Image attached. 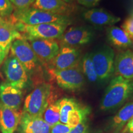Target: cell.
I'll return each mask as SVG.
<instances>
[{
    "label": "cell",
    "mask_w": 133,
    "mask_h": 133,
    "mask_svg": "<svg viewBox=\"0 0 133 133\" xmlns=\"http://www.w3.org/2000/svg\"><path fill=\"white\" fill-rule=\"evenodd\" d=\"M93 38V32L85 26H70L66 28L59 39L61 46L76 48L88 44Z\"/></svg>",
    "instance_id": "cell-12"
},
{
    "label": "cell",
    "mask_w": 133,
    "mask_h": 133,
    "mask_svg": "<svg viewBox=\"0 0 133 133\" xmlns=\"http://www.w3.org/2000/svg\"><path fill=\"white\" fill-rule=\"evenodd\" d=\"M80 51L78 48L61 46L57 55L47 64V69H70L80 64Z\"/></svg>",
    "instance_id": "cell-11"
},
{
    "label": "cell",
    "mask_w": 133,
    "mask_h": 133,
    "mask_svg": "<svg viewBox=\"0 0 133 133\" xmlns=\"http://www.w3.org/2000/svg\"><path fill=\"white\" fill-rule=\"evenodd\" d=\"M11 55L22 65L28 74L35 72L39 65V60L29 43L24 37L13 41L10 48Z\"/></svg>",
    "instance_id": "cell-8"
},
{
    "label": "cell",
    "mask_w": 133,
    "mask_h": 133,
    "mask_svg": "<svg viewBox=\"0 0 133 133\" xmlns=\"http://www.w3.org/2000/svg\"><path fill=\"white\" fill-rule=\"evenodd\" d=\"M54 14L70 16L75 11L76 6L73 3L63 0H35L31 6Z\"/></svg>",
    "instance_id": "cell-14"
},
{
    "label": "cell",
    "mask_w": 133,
    "mask_h": 133,
    "mask_svg": "<svg viewBox=\"0 0 133 133\" xmlns=\"http://www.w3.org/2000/svg\"><path fill=\"white\" fill-rule=\"evenodd\" d=\"M14 7L10 0H0V17H9L14 12Z\"/></svg>",
    "instance_id": "cell-24"
},
{
    "label": "cell",
    "mask_w": 133,
    "mask_h": 133,
    "mask_svg": "<svg viewBox=\"0 0 133 133\" xmlns=\"http://www.w3.org/2000/svg\"><path fill=\"white\" fill-rule=\"evenodd\" d=\"M22 37V35L17 30L14 24L0 17V48L6 54L9 53L13 41Z\"/></svg>",
    "instance_id": "cell-18"
},
{
    "label": "cell",
    "mask_w": 133,
    "mask_h": 133,
    "mask_svg": "<svg viewBox=\"0 0 133 133\" xmlns=\"http://www.w3.org/2000/svg\"><path fill=\"white\" fill-rule=\"evenodd\" d=\"M116 76L128 79H133V51L127 49L118 54L115 59Z\"/></svg>",
    "instance_id": "cell-17"
},
{
    "label": "cell",
    "mask_w": 133,
    "mask_h": 133,
    "mask_svg": "<svg viewBox=\"0 0 133 133\" xmlns=\"http://www.w3.org/2000/svg\"><path fill=\"white\" fill-rule=\"evenodd\" d=\"M7 56L8 55L6 54V52L1 49V48H0V65L4 62Z\"/></svg>",
    "instance_id": "cell-31"
},
{
    "label": "cell",
    "mask_w": 133,
    "mask_h": 133,
    "mask_svg": "<svg viewBox=\"0 0 133 133\" xmlns=\"http://www.w3.org/2000/svg\"><path fill=\"white\" fill-rule=\"evenodd\" d=\"M9 17V21L13 24H22L28 25H35L54 23L69 25L71 23L70 16L54 14L32 7L22 10L14 9V12Z\"/></svg>",
    "instance_id": "cell-2"
},
{
    "label": "cell",
    "mask_w": 133,
    "mask_h": 133,
    "mask_svg": "<svg viewBox=\"0 0 133 133\" xmlns=\"http://www.w3.org/2000/svg\"><path fill=\"white\" fill-rule=\"evenodd\" d=\"M121 28L133 42V14L124 21L123 24L121 25Z\"/></svg>",
    "instance_id": "cell-26"
},
{
    "label": "cell",
    "mask_w": 133,
    "mask_h": 133,
    "mask_svg": "<svg viewBox=\"0 0 133 133\" xmlns=\"http://www.w3.org/2000/svg\"><path fill=\"white\" fill-rule=\"evenodd\" d=\"M55 97L51 84L41 83L26 97L22 112L32 116H43L48 104Z\"/></svg>",
    "instance_id": "cell-3"
},
{
    "label": "cell",
    "mask_w": 133,
    "mask_h": 133,
    "mask_svg": "<svg viewBox=\"0 0 133 133\" xmlns=\"http://www.w3.org/2000/svg\"><path fill=\"white\" fill-rule=\"evenodd\" d=\"M43 118L51 128L60 122L59 99L57 100L55 97L49 102L43 114Z\"/></svg>",
    "instance_id": "cell-22"
},
{
    "label": "cell",
    "mask_w": 133,
    "mask_h": 133,
    "mask_svg": "<svg viewBox=\"0 0 133 133\" xmlns=\"http://www.w3.org/2000/svg\"><path fill=\"white\" fill-rule=\"evenodd\" d=\"M83 17L91 24L97 26H113L121 21L120 17L104 9H91L83 13Z\"/></svg>",
    "instance_id": "cell-19"
},
{
    "label": "cell",
    "mask_w": 133,
    "mask_h": 133,
    "mask_svg": "<svg viewBox=\"0 0 133 133\" xmlns=\"http://www.w3.org/2000/svg\"><path fill=\"white\" fill-rule=\"evenodd\" d=\"M133 118V100L126 104L118 112L112 119V125L117 130L121 129Z\"/></svg>",
    "instance_id": "cell-21"
},
{
    "label": "cell",
    "mask_w": 133,
    "mask_h": 133,
    "mask_svg": "<svg viewBox=\"0 0 133 133\" xmlns=\"http://www.w3.org/2000/svg\"><path fill=\"white\" fill-rule=\"evenodd\" d=\"M51 128L43 116H32L22 112L17 133H50Z\"/></svg>",
    "instance_id": "cell-13"
},
{
    "label": "cell",
    "mask_w": 133,
    "mask_h": 133,
    "mask_svg": "<svg viewBox=\"0 0 133 133\" xmlns=\"http://www.w3.org/2000/svg\"><path fill=\"white\" fill-rule=\"evenodd\" d=\"M50 77L60 88L67 91H75L80 89L84 84V76L78 65L64 70L48 69Z\"/></svg>",
    "instance_id": "cell-6"
},
{
    "label": "cell",
    "mask_w": 133,
    "mask_h": 133,
    "mask_svg": "<svg viewBox=\"0 0 133 133\" xmlns=\"http://www.w3.org/2000/svg\"><path fill=\"white\" fill-rule=\"evenodd\" d=\"M133 94V79L116 76L105 91L100 109L107 111L119 107Z\"/></svg>",
    "instance_id": "cell-1"
},
{
    "label": "cell",
    "mask_w": 133,
    "mask_h": 133,
    "mask_svg": "<svg viewBox=\"0 0 133 133\" xmlns=\"http://www.w3.org/2000/svg\"><path fill=\"white\" fill-rule=\"evenodd\" d=\"M132 14H133V12H132Z\"/></svg>",
    "instance_id": "cell-34"
},
{
    "label": "cell",
    "mask_w": 133,
    "mask_h": 133,
    "mask_svg": "<svg viewBox=\"0 0 133 133\" xmlns=\"http://www.w3.org/2000/svg\"><path fill=\"white\" fill-rule=\"evenodd\" d=\"M69 133H89V126L86 119L75 126Z\"/></svg>",
    "instance_id": "cell-28"
},
{
    "label": "cell",
    "mask_w": 133,
    "mask_h": 133,
    "mask_svg": "<svg viewBox=\"0 0 133 133\" xmlns=\"http://www.w3.org/2000/svg\"><path fill=\"white\" fill-rule=\"evenodd\" d=\"M3 71L6 82L15 87L22 89L29 83V74L22 65L12 55L5 60Z\"/></svg>",
    "instance_id": "cell-9"
},
{
    "label": "cell",
    "mask_w": 133,
    "mask_h": 133,
    "mask_svg": "<svg viewBox=\"0 0 133 133\" xmlns=\"http://www.w3.org/2000/svg\"><path fill=\"white\" fill-rule=\"evenodd\" d=\"M0 101L3 105L19 110L23 101L22 89L5 82L0 84Z\"/></svg>",
    "instance_id": "cell-15"
},
{
    "label": "cell",
    "mask_w": 133,
    "mask_h": 133,
    "mask_svg": "<svg viewBox=\"0 0 133 133\" xmlns=\"http://www.w3.org/2000/svg\"><path fill=\"white\" fill-rule=\"evenodd\" d=\"M31 46L39 61L47 65L57 55L60 49L59 43L55 39L23 36Z\"/></svg>",
    "instance_id": "cell-10"
},
{
    "label": "cell",
    "mask_w": 133,
    "mask_h": 133,
    "mask_svg": "<svg viewBox=\"0 0 133 133\" xmlns=\"http://www.w3.org/2000/svg\"><path fill=\"white\" fill-rule=\"evenodd\" d=\"M22 112L9 108L0 102V130L2 133H14L17 129Z\"/></svg>",
    "instance_id": "cell-16"
},
{
    "label": "cell",
    "mask_w": 133,
    "mask_h": 133,
    "mask_svg": "<svg viewBox=\"0 0 133 133\" xmlns=\"http://www.w3.org/2000/svg\"><path fill=\"white\" fill-rule=\"evenodd\" d=\"M114 133H124V132H123V131H121V130H117V131H116L115 132H114Z\"/></svg>",
    "instance_id": "cell-33"
},
{
    "label": "cell",
    "mask_w": 133,
    "mask_h": 133,
    "mask_svg": "<svg viewBox=\"0 0 133 133\" xmlns=\"http://www.w3.org/2000/svg\"><path fill=\"white\" fill-rule=\"evenodd\" d=\"M60 122L75 127L87 119L90 109L73 98L59 99Z\"/></svg>",
    "instance_id": "cell-4"
},
{
    "label": "cell",
    "mask_w": 133,
    "mask_h": 133,
    "mask_svg": "<svg viewBox=\"0 0 133 133\" xmlns=\"http://www.w3.org/2000/svg\"><path fill=\"white\" fill-rule=\"evenodd\" d=\"M19 32L23 33V36L41 38L46 39H59L69 25L61 24H43L28 25L22 24H14Z\"/></svg>",
    "instance_id": "cell-5"
},
{
    "label": "cell",
    "mask_w": 133,
    "mask_h": 133,
    "mask_svg": "<svg viewBox=\"0 0 133 133\" xmlns=\"http://www.w3.org/2000/svg\"><path fill=\"white\" fill-rule=\"evenodd\" d=\"M123 131L124 133H133V118L126 124Z\"/></svg>",
    "instance_id": "cell-30"
},
{
    "label": "cell",
    "mask_w": 133,
    "mask_h": 133,
    "mask_svg": "<svg viewBox=\"0 0 133 133\" xmlns=\"http://www.w3.org/2000/svg\"><path fill=\"white\" fill-rule=\"evenodd\" d=\"M63 1H65L66 3H73L74 0H63Z\"/></svg>",
    "instance_id": "cell-32"
},
{
    "label": "cell",
    "mask_w": 133,
    "mask_h": 133,
    "mask_svg": "<svg viewBox=\"0 0 133 133\" xmlns=\"http://www.w3.org/2000/svg\"><path fill=\"white\" fill-rule=\"evenodd\" d=\"M35 0H10L15 9L22 10L27 9L32 6Z\"/></svg>",
    "instance_id": "cell-27"
},
{
    "label": "cell",
    "mask_w": 133,
    "mask_h": 133,
    "mask_svg": "<svg viewBox=\"0 0 133 133\" xmlns=\"http://www.w3.org/2000/svg\"><path fill=\"white\" fill-rule=\"evenodd\" d=\"M107 36L110 43L117 49L127 50L133 48V42L121 28L110 26L107 29Z\"/></svg>",
    "instance_id": "cell-20"
},
{
    "label": "cell",
    "mask_w": 133,
    "mask_h": 133,
    "mask_svg": "<svg viewBox=\"0 0 133 133\" xmlns=\"http://www.w3.org/2000/svg\"><path fill=\"white\" fill-rule=\"evenodd\" d=\"M80 68L83 75L92 83H96L99 80L94 65L92 62L91 53L86 54L81 59Z\"/></svg>",
    "instance_id": "cell-23"
},
{
    "label": "cell",
    "mask_w": 133,
    "mask_h": 133,
    "mask_svg": "<svg viewBox=\"0 0 133 133\" xmlns=\"http://www.w3.org/2000/svg\"><path fill=\"white\" fill-rule=\"evenodd\" d=\"M77 2L83 6L90 8L96 6L99 3V0H76Z\"/></svg>",
    "instance_id": "cell-29"
},
{
    "label": "cell",
    "mask_w": 133,
    "mask_h": 133,
    "mask_svg": "<svg viewBox=\"0 0 133 133\" xmlns=\"http://www.w3.org/2000/svg\"><path fill=\"white\" fill-rule=\"evenodd\" d=\"M91 57L99 81L110 78L115 73V52L112 48L103 46L94 52Z\"/></svg>",
    "instance_id": "cell-7"
},
{
    "label": "cell",
    "mask_w": 133,
    "mask_h": 133,
    "mask_svg": "<svg viewBox=\"0 0 133 133\" xmlns=\"http://www.w3.org/2000/svg\"><path fill=\"white\" fill-rule=\"evenodd\" d=\"M75 126L59 122L51 128L50 133H69Z\"/></svg>",
    "instance_id": "cell-25"
}]
</instances>
